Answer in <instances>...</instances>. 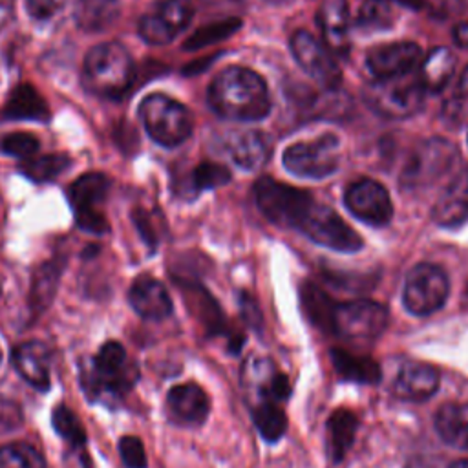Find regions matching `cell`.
I'll return each instance as SVG.
<instances>
[{
    "mask_svg": "<svg viewBox=\"0 0 468 468\" xmlns=\"http://www.w3.org/2000/svg\"><path fill=\"white\" fill-rule=\"evenodd\" d=\"M208 104L223 119L254 122L269 115L271 95L261 75L243 66H229L210 82Z\"/></svg>",
    "mask_w": 468,
    "mask_h": 468,
    "instance_id": "6da1fadb",
    "label": "cell"
},
{
    "mask_svg": "<svg viewBox=\"0 0 468 468\" xmlns=\"http://www.w3.org/2000/svg\"><path fill=\"white\" fill-rule=\"evenodd\" d=\"M137 380V367L128 360L122 344L108 340L95 356L80 364V386L90 400L122 397Z\"/></svg>",
    "mask_w": 468,
    "mask_h": 468,
    "instance_id": "7a4b0ae2",
    "label": "cell"
},
{
    "mask_svg": "<svg viewBox=\"0 0 468 468\" xmlns=\"http://www.w3.org/2000/svg\"><path fill=\"white\" fill-rule=\"evenodd\" d=\"M133 80V62L126 48L119 42L93 46L84 58L86 88L106 99L122 97Z\"/></svg>",
    "mask_w": 468,
    "mask_h": 468,
    "instance_id": "3957f363",
    "label": "cell"
},
{
    "mask_svg": "<svg viewBox=\"0 0 468 468\" xmlns=\"http://www.w3.org/2000/svg\"><path fill=\"white\" fill-rule=\"evenodd\" d=\"M139 115L146 133L161 146H179L192 133L190 112L186 106L168 95L152 93L143 99Z\"/></svg>",
    "mask_w": 468,
    "mask_h": 468,
    "instance_id": "277c9868",
    "label": "cell"
},
{
    "mask_svg": "<svg viewBox=\"0 0 468 468\" xmlns=\"http://www.w3.org/2000/svg\"><path fill=\"white\" fill-rule=\"evenodd\" d=\"M424 86L419 79L395 77L375 79L364 86V102L378 115L404 119L417 113L424 104Z\"/></svg>",
    "mask_w": 468,
    "mask_h": 468,
    "instance_id": "5b68a950",
    "label": "cell"
},
{
    "mask_svg": "<svg viewBox=\"0 0 468 468\" xmlns=\"http://www.w3.org/2000/svg\"><path fill=\"white\" fill-rule=\"evenodd\" d=\"M252 192L261 214L278 227H298L302 216L314 201L309 192L289 186L267 176L254 183Z\"/></svg>",
    "mask_w": 468,
    "mask_h": 468,
    "instance_id": "8992f818",
    "label": "cell"
},
{
    "mask_svg": "<svg viewBox=\"0 0 468 468\" xmlns=\"http://www.w3.org/2000/svg\"><path fill=\"white\" fill-rule=\"evenodd\" d=\"M459 163V150L446 139L420 141L404 165L400 183L406 188H420L435 183Z\"/></svg>",
    "mask_w": 468,
    "mask_h": 468,
    "instance_id": "52a82bcc",
    "label": "cell"
},
{
    "mask_svg": "<svg viewBox=\"0 0 468 468\" xmlns=\"http://www.w3.org/2000/svg\"><path fill=\"white\" fill-rule=\"evenodd\" d=\"M282 161L294 176L311 179L327 177L340 165V139L335 133H322L313 141L294 143L285 148Z\"/></svg>",
    "mask_w": 468,
    "mask_h": 468,
    "instance_id": "ba28073f",
    "label": "cell"
},
{
    "mask_svg": "<svg viewBox=\"0 0 468 468\" xmlns=\"http://www.w3.org/2000/svg\"><path fill=\"white\" fill-rule=\"evenodd\" d=\"M448 292L450 282L444 269L435 263H419L406 276L402 300L411 314L426 316L444 305Z\"/></svg>",
    "mask_w": 468,
    "mask_h": 468,
    "instance_id": "9c48e42d",
    "label": "cell"
},
{
    "mask_svg": "<svg viewBox=\"0 0 468 468\" xmlns=\"http://www.w3.org/2000/svg\"><path fill=\"white\" fill-rule=\"evenodd\" d=\"M296 229L314 243L338 252H356L362 249L360 236L333 208L318 201L311 203Z\"/></svg>",
    "mask_w": 468,
    "mask_h": 468,
    "instance_id": "30bf717a",
    "label": "cell"
},
{
    "mask_svg": "<svg viewBox=\"0 0 468 468\" xmlns=\"http://www.w3.org/2000/svg\"><path fill=\"white\" fill-rule=\"evenodd\" d=\"M108 190L110 179L101 172L82 174L68 188L75 221L82 230L91 234H102L108 230V221L102 212Z\"/></svg>",
    "mask_w": 468,
    "mask_h": 468,
    "instance_id": "8fae6325",
    "label": "cell"
},
{
    "mask_svg": "<svg viewBox=\"0 0 468 468\" xmlns=\"http://www.w3.org/2000/svg\"><path fill=\"white\" fill-rule=\"evenodd\" d=\"M388 325V309L373 300L335 303L331 331L351 340H373Z\"/></svg>",
    "mask_w": 468,
    "mask_h": 468,
    "instance_id": "7c38bea8",
    "label": "cell"
},
{
    "mask_svg": "<svg viewBox=\"0 0 468 468\" xmlns=\"http://www.w3.org/2000/svg\"><path fill=\"white\" fill-rule=\"evenodd\" d=\"M291 53L298 66L318 84L327 90L340 86L342 71L333 53L309 31L300 29L291 37Z\"/></svg>",
    "mask_w": 468,
    "mask_h": 468,
    "instance_id": "4fadbf2b",
    "label": "cell"
},
{
    "mask_svg": "<svg viewBox=\"0 0 468 468\" xmlns=\"http://www.w3.org/2000/svg\"><path fill=\"white\" fill-rule=\"evenodd\" d=\"M192 16L194 5L190 0H163L152 13L141 18L139 35L152 46L168 44L186 29Z\"/></svg>",
    "mask_w": 468,
    "mask_h": 468,
    "instance_id": "5bb4252c",
    "label": "cell"
},
{
    "mask_svg": "<svg viewBox=\"0 0 468 468\" xmlns=\"http://www.w3.org/2000/svg\"><path fill=\"white\" fill-rule=\"evenodd\" d=\"M344 203L355 218L373 227L388 225L393 216V203L388 190L369 177L353 181L346 188Z\"/></svg>",
    "mask_w": 468,
    "mask_h": 468,
    "instance_id": "9a60e30c",
    "label": "cell"
},
{
    "mask_svg": "<svg viewBox=\"0 0 468 468\" xmlns=\"http://www.w3.org/2000/svg\"><path fill=\"white\" fill-rule=\"evenodd\" d=\"M422 60V51L415 42H389L375 46L366 55V66L375 79H395L410 75Z\"/></svg>",
    "mask_w": 468,
    "mask_h": 468,
    "instance_id": "2e32d148",
    "label": "cell"
},
{
    "mask_svg": "<svg viewBox=\"0 0 468 468\" xmlns=\"http://www.w3.org/2000/svg\"><path fill=\"white\" fill-rule=\"evenodd\" d=\"M223 148L234 165L245 170H256L263 166L271 154V137L258 128H234L223 139Z\"/></svg>",
    "mask_w": 468,
    "mask_h": 468,
    "instance_id": "e0dca14e",
    "label": "cell"
},
{
    "mask_svg": "<svg viewBox=\"0 0 468 468\" xmlns=\"http://www.w3.org/2000/svg\"><path fill=\"white\" fill-rule=\"evenodd\" d=\"M316 22L324 38V46L340 57L349 55L353 18L347 0H325L316 13Z\"/></svg>",
    "mask_w": 468,
    "mask_h": 468,
    "instance_id": "ac0fdd59",
    "label": "cell"
},
{
    "mask_svg": "<svg viewBox=\"0 0 468 468\" xmlns=\"http://www.w3.org/2000/svg\"><path fill=\"white\" fill-rule=\"evenodd\" d=\"M128 300L144 320L159 322L172 314V300L166 287L152 276H139L128 291Z\"/></svg>",
    "mask_w": 468,
    "mask_h": 468,
    "instance_id": "d6986e66",
    "label": "cell"
},
{
    "mask_svg": "<svg viewBox=\"0 0 468 468\" xmlns=\"http://www.w3.org/2000/svg\"><path fill=\"white\" fill-rule=\"evenodd\" d=\"M11 364L38 391L49 389V349L40 340H26L13 347Z\"/></svg>",
    "mask_w": 468,
    "mask_h": 468,
    "instance_id": "ffe728a7",
    "label": "cell"
},
{
    "mask_svg": "<svg viewBox=\"0 0 468 468\" xmlns=\"http://www.w3.org/2000/svg\"><path fill=\"white\" fill-rule=\"evenodd\" d=\"M168 415L174 422L183 426L201 424L210 410L207 393L194 382L174 386L166 395Z\"/></svg>",
    "mask_w": 468,
    "mask_h": 468,
    "instance_id": "44dd1931",
    "label": "cell"
},
{
    "mask_svg": "<svg viewBox=\"0 0 468 468\" xmlns=\"http://www.w3.org/2000/svg\"><path fill=\"white\" fill-rule=\"evenodd\" d=\"M431 218L442 227H457L468 219V168L459 170L431 208Z\"/></svg>",
    "mask_w": 468,
    "mask_h": 468,
    "instance_id": "7402d4cb",
    "label": "cell"
},
{
    "mask_svg": "<svg viewBox=\"0 0 468 468\" xmlns=\"http://www.w3.org/2000/svg\"><path fill=\"white\" fill-rule=\"evenodd\" d=\"M439 388V373L428 364H404L393 382V393L402 400L420 402L430 399Z\"/></svg>",
    "mask_w": 468,
    "mask_h": 468,
    "instance_id": "603a6c76",
    "label": "cell"
},
{
    "mask_svg": "<svg viewBox=\"0 0 468 468\" xmlns=\"http://www.w3.org/2000/svg\"><path fill=\"white\" fill-rule=\"evenodd\" d=\"M435 430L441 439L457 448L468 450V402H448L435 413Z\"/></svg>",
    "mask_w": 468,
    "mask_h": 468,
    "instance_id": "cb8c5ba5",
    "label": "cell"
},
{
    "mask_svg": "<svg viewBox=\"0 0 468 468\" xmlns=\"http://www.w3.org/2000/svg\"><path fill=\"white\" fill-rule=\"evenodd\" d=\"M331 362L344 380L360 384H377L380 380V367L369 356L353 355L346 349L335 347L331 349Z\"/></svg>",
    "mask_w": 468,
    "mask_h": 468,
    "instance_id": "d4e9b609",
    "label": "cell"
},
{
    "mask_svg": "<svg viewBox=\"0 0 468 468\" xmlns=\"http://www.w3.org/2000/svg\"><path fill=\"white\" fill-rule=\"evenodd\" d=\"M455 71V55L448 48H435L420 64L419 80L426 91H441Z\"/></svg>",
    "mask_w": 468,
    "mask_h": 468,
    "instance_id": "484cf974",
    "label": "cell"
},
{
    "mask_svg": "<svg viewBox=\"0 0 468 468\" xmlns=\"http://www.w3.org/2000/svg\"><path fill=\"white\" fill-rule=\"evenodd\" d=\"M4 115L9 119L44 121L48 117V104L31 84H20L7 97Z\"/></svg>",
    "mask_w": 468,
    "mask_h": 468,
    "instance_id": "4316f807",
    "label": "cell"
},
{
    "mask_svg": "<svg viewBox=\"0 0 468 468\" xmlns=\"http://www.w3.org/2000/svg\"><path fill=\"white\" fill-rule=\"evenodd\" d=\"M356 417L349 410H336L327 419V448L333 461H340L346 457L347 450L351 448L356 433Z\"/></svg>",
    "mask_w": 468,
    "mask_h": 468,
    "instance_id": "83f0119b",
    "label": "cell"
},
{
    "mask_svg": "<svg viewBox=\"0 0 468 468\" xmlns=\"http://www.w3.org/2000/svg\"><path fill=\"white\" fill-rule=\"evenodd\" d=\"M119 16V0H79L75 22L84 31H102Z\"/></svg>",
    "mask_w": 468,
    "mask_h": 468,
    "instance_id": "f1b7e54d",
    "label": "cell"
},
{
    "mask_svg": "<svg viewBox=\"0 0 468 468\" xmlns=\"http://www.w3.org/2000/svg\"><path fill=\"white\" fill-rule=\"evenodd\" d=\"M71 159L64 154H42L33 155L18 165L20 172L35 183H48L58 177L68 166Z\"/></svg>",
    "mask_w": 468,
    "mask_h": 468,
    "instance_id": "f546056e",
    "label": "cell"
},
{
    "mask_svg": "<svg viewBox=\"0 0 468 468\" xmlns=\"http://www.w3.org/2000/svg\"><path fill=\"white\" fill-rule=\"evenodd\" d=\"M51 424L55 431L64 439V442L75 452V450H84L88 442L86 430L79 417L66 406V404H57L51 413Z\"/></svg>",
    "mask_w": 468,
    "mask_h": 468,
    "instance_id": "4dcf8cb0",
    "label": "cell"
},
{
    "mask_svg": "<svg viewBox=\"0 0 468 468\" xmlns=\"http://www.w3.org/2000/svg\"><path fill=\"white\" fill-rule=\"evenodd\" d=\"M302 305L309 320L325 329L331 331V318H333V309L335 302L314 283H303L302 287Z\"/></svg>",
    "mask_w": 468,
    "mask_h": 468,
    "instance_id": "1f68e13d",
    "label": "cell"
},
{
    "mask_svg": "<svg viewBox=\"0 0 468 468\" xmlns=\"http://www.w3.org/2000/svg\"><path fill=\"white\" fill-rule=\"evenodd\" d=\"M58 276H60V269L55 263H44L40 269H37L31 283V294H29L33 309L42 311L49 305L57 291Z\"/></svg>",
    "mask_w": 468,
    "mask_h": 468,
    "instance_id": "d6a6232c",
    "label": "cell"
},
{
    "mask_svg": "<svg viewBox=\"0 0 468 468\" xmlns=\"http://www.w3.org/2000/svg\"><path fill=\"white\" fill-rule=\"evenodd\" d=\"M252 419L260 435L269 442H276L287 430V417L274 402H260Z\"/></svg>",
    "mask_w": 468,
    "mask_h": 468,
    "instance_id": "836d02e7",
    "label": "cell"
},
{
    "mask_svg": "<svg viewBox=\"0 0 468 468\" xmlns=\"http://www.w3.org/2000/svg\"><path fill=\"white\" fill-rule=\"evenodd\" d=\"M393 22V13L388 2L384 0H364L355 13L353 24L360 29L378 31L389 27Z\"/></svg>",
    "mask_w": 468,
    "mask_h": 468,
    "instance_id": "e575fe53",
    "label": "cell"
},
{
    "mask_svg": "<svg viewBox=\"0 0 468 468\" xmlns=\"http://www.w3.org/2000/svg\"><path fill=\"white\" fill-rule=\"evenodd\" d=\"M0 468H46V461L31 444L9 442L0 446Z\"/></svg>",
    "mask_w": 468,
    "mask_h": 468,
    "instance_id": "d590c367",
    "label": "cell"
},
{
    "mask_svg": "<svg viewBox=\"0 0 468 468\" xmlns=\"http://www.w3.org/2000/svg\"><path fill=\"white\" fill-rule=\"evenodd\" d=\"M241 27V20L239 18H227V20H219V22H212L208 26H203L201 29H197L186 42H185V49H199L205 46H210L218 40H223L227 37H230L232 33H236Z\"/></svg>",
    "mask_w": 468,
    "mask_h": 468,
    "instance_id": "8d00e7d4",
    "label": "cell"
},
{
    "mask_svg": "<svg viewBox=\"0 0 468 468\" xmlns=\"http://www.w3.org/2000/svg\"><path fill=\"white\" fill-rule=\"evenodd\" d=\"M38 148H40L38 139L27 132H13V133L4 135L0 141V150L4 154L18 157L22 161L37 155Z\"/></svg>",
    "mask_w": 468,
    "mask_h": 468,
    "instance_id": "74e56055",
    "label": "cell"
},
{
    "mask_svg": "<svg viewBox=\"0 0 468 468\" xmlns=\"http://www.w3.org/2000/svg\"><path fill=\"white\" fill-rule=\"evenodd\" d=\"M230 181V172L223 165L218 163H201L196 166L192 174V183L196 190H208L221 186Z\"/></svg>",
    "mask_w": 468,
    "mask_h": 468,
    "instance_id": "f35d334b",
    "label": "cell"
},
{
    "mask_svg": "<svg viewBox=\"0 0 468 468\" xmlns=\"http://www.w3.org/2000/svg\"><path fill=\"white\" fill-rule=\"evenodd\" d=\"M117 448H119L121 459H122L126 468H146L148 466L146 452H144V446H143L139 437H135V435H122L119 439Z\"/></svg>",
    "mask_w": 468,
    "mask_h": 468,
    "instance_id": "ab89813d",
    "label": "cell"
},
{
    "mask_svg": "<svg viewBox=\"0 0 468 468\" xmlns=\"http://www.w3.org/2000/svg\"><path fill=\"white\" fill-rule=\"evenodd\" d=\"M66 0H26L27 13L37 20H48L62 9Z\"/></svg>",
    "mask_w": 468,
    "mask_h": 468,
    "instance_id": "60d3db41",
    "label": "cell"
},
{
    "mask_svg": "<svg viewBox=\"0 0 468 468\" xmlns=\"http://www.w3.org/2000/svg\"><path fill=\"white\" fill-rule=\"evenodd\" d=\"M20 420H22V413L18 406L13 400L0 397V431L16 428Z\"/></svg>",
    "mask_w": 468,
    "mask_h": 468,
    "instance_id": "b9f144b4",
    "label": "cell"
},
{
    "mask_svg": "<svg viewBox=\"0 0 468 468\" xmlns=\"http://www.w3.org/2000/svg\"><path fill=\"white\" fill-rule=\"evenodd\" d=\"M453 40L457 46L468 49V20L466 22H459L453 27Z\"/></svg>",
    "mask_w": 468,
    "mask_h": 468,
    "instance_id": "7bdbcfd3",
    "label": "cell"
},
{
    "mask_svg": "<svg viewBox=\"0 0 468 468\" xmlns=\"http://www.w3.org/2000/svg\"><path fill=\"white\" fill-rule=\"evenodd\" d=\"M404 468H433L426 459H422V457H413Z\"/></svg>",
    "mask_w": 468,
    "mask_h": 468,
    "instance_id": "ee69618b",
    "label": "cell"
},
{
    "mask_svg": "<svg viewBox=\"0 0 468 468\" xmlns=\"http://www.w3.org/2000/svg\"><path fill=\"white\" fill-rule=\"evenodd\" d=\"M457 90H459V93H461V95L468 97V68L463 71V75H461V80H459V86H457Z\"/></svg>",
    "mask_w": 468,
    "mask_h": 468,
    "instance_id": "f6af8a7d",
    "label": "cell"
},
{
    "mask_svg": "<svg viewBox=\"0 0 468 468\" xmlns=\"http://www.w3.org/2000/svg\"><path fill=\"white\" fill-rule=\"evenodd\" d=\"M384 2H388V4L395 2V4L406 5V7H410V9H419V7L422 5V0H384Z\"/></svg>",
    "mask_w": 468,
    "mask_h": 468,
    "instance_id": "bcb514c9",
    "label": "cell"
},
{
    "mask_svg": "<svg viewBox=\"0 0 468 468\" xmlns=\"http://www.w3.org/2000/svg\"><path fill=\"white\" fill-rule=\"evenodd\" d=\"M9 15H11V11H9V7L7 5H0V29L5 26V22L9 20Z\"/></svg>",
    "mask_w": 468,
    "mask_h": 468,
    "instance_id": "7dc6e473",
    "label": "cell"
},
{
    "mask_svg": "<svg viewBox=\"0 0 468 468\" xmlns=\"http://www.w3.org/2000/svg\"><path fill=\"white\" fill-rule=\"evenodd\" d=\"M203 2L208 5H234V4H239L241 0H203Z\"/></svg>",
    "mask_w": 468,
    "mask_h": 468,
    "instance_id": "c3c4849f",
    "label": "cell"
},
{
    "mask_svg": "<svg viewBox=\"0 0 468 468\" xmlns=\"http://www.w3.org/2000/svg\"><path fill=\"white\" fill-rule=\"evenodd\" d=\"M450 468H468V459H461V461H455Z\"/></svg>",
    "mask_w": 468,
    "mask_h": 468,
    "instance_id": "681fc988",
    "label": "cell"
},
{
    "mask_svg": "<svg viewBox=\"0 0 468 468\" xmlns=\"http://www.w3.org/2000/svg\"><path fill=\"white\" fill-rule=\"evenodd\" d=\"M267 2H272V4H282V2H285V0H267Z\"/></svg>",
    "mask_w": 468,
    "mask_h": 468,
    "instance_id": "f907efd6",
    "label": "cell"
},
{
    "mask_svg": "<svg viewBox=\"0 0 468 468\" xmlns=\"http://www.w3.org/2000/svg\"><path fill=\"white\" fill-rule=\"evenodd\" d=\"M0 360H2V349H0Z\"/></svg>",
    "mask_w": 468,
    "mask_h": 468,
    "instance_id": "816d5d0a",
    "label": "cell"
},
{
    "mask_svg": "<svg viewBox=\"0 0 468 468\" xmlns=\"http://www.w3.org/2000/svg\"><path fill=\"white\" fill-rule=\"evenodd\" d=\"M466 294H468V289H466Z\"/></svg>",
    "mask_w": 468,
    "mask_h": 468,
    "instance_id": "f5cc1de1",
    "label": "cell"
}]
</instances>
